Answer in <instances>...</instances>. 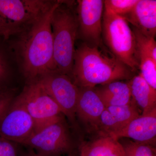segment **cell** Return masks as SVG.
Here are the masks:
<instances>
[{"mask_svg":"<svg viewBox=\"0 0 156 156\" xmlns=\"http://www.w3.org/2000/svg\"><path fill=\"white\" fill-rule=\"evenodd\" d=\"M59 1L30 28L17 36L14 43H10L27 83L37 80L45 74L56 70L50 21Z\"/></svg>","mask_w":156,"mask_h":156,"instance_id":"cell-1","label":"cell"},{"mask_svg":"<svg viewBox=\"0 0 156 156\" xmlns=\"http://www.w3.org/2000/svg\"><path fill=\"white\" fill-rule=\"evenodd\" d=\"M101 47L83 42L76 49L70 78L77 87L94 88L113 81L129 80L134 76L130 68Z\"/></svg>","mask_w":156,"mask_h":156,"instance_id":"cell-2","label":"cell"},{"mask_svg":"<svg viewBox=\"0 0 156 156\" xmlns=\"http://www.w3.org/2000/svg\"><path fill=\"white\" fill-rule=\"evenodd\" d=\"M76 2L60 1L51 17L53 57L56 70L70 77L74 64L77 38Z\"/></svg>","mask_w":156,"mask_h":156,"instance_id":"cell-3","label":"cell"},{"mask_svg":"<svg viewBox=\"0 0 156 156\" xmlns=\"http://www.w3.org/2000/svg\"><path fill=\"white\" fill-rule=\"evenodd\" d=\"M58 1L0 0V28L3 37L8 41L11 37L25 31L55 5Z\"/></svg>","mask_w":156,"mask_h":156,"instance_id":"cell-4","label":"cell"},{"mask_svg":"<svg viewBox=\"0 0 156 156\" xmlns=\"http://www.w3.org/2000/svg\"><path fill=\"white\" fill-rule=\"evenodd\" d=\"M104 9L102 36L105 45L113 55L136 72L139 63L133 30L124 18Z\"/></svg>","mask_w":156,"mask_h":156,"instance_id":"cell-5","label":"cell"},{"mask_svg":"<svg viewBox=\"0 0 156 156\" xmlns=\"http://www.w3.org/2000/svg\"><path fill=\"white\" fill-rule=\"evenodd\" d=\"M16 98L33 120L34 133L64 117L58 105L38 81L27 83Z\"/></svg>","mask_w":156,"mask_h":156,"instance_id":"cell-6","label":"cell"},{"mask_svg":"<svg viewBox=\"0 0 156 156\" xmlns=\"http://www.w3.org/2000/svg\"><path fill=\"white\" fill-rule=\"evenodd\" d=\"M40 156H60L74 152L75 143L64 117L34 133L22 144Z\"/></svg>","mask_w":156,"mask_h":156,"instance_id":"cell-7","label":"cell"},{"mask_svg":"<svg viewBox=\"0 0 156 156\" xmlns=\"http://www.w3.org/2000/svg\"><path fill=\"white\" fill-rule=\"evenodd\" d=\"M36 81L41 85L58 105L62 114L76 128V109L79 89L69 76L56 70L45 74Z\"/></svg>","mask_w":156,"mask_h":156,"instance_id":"cell-8","label":"cell"},{"mask_svg":"<svg viewBox=\"0 0 156 156\" xmlns=\"http://www.w3.org/2000/svg\"><path fill=\"white\" fill-rule=\"evenodd\" d=\"M76 2L77 37L88 44L101 46L104 1L78 0Z\"/></svg>","mask_w":156,"mask_h":156,"instance_id":"cell-9","label":"cell"},{"mask_svg":"<svg viewBox=\"0 0 156 156\" xmlns=\"http://www.w3.org/2000/svg\"><path fill=\"white\" fill-rule=\"evenodd\" d=\"M16 97L0 122V136L22 144L34 134V125L28 112Z\"/></svg>","mask_w":156,"mask_h":156,"instance_id":"cell-10","label":"cell"},{"mask_svg":"<svg viewBox=\"0 0 156 156\" xmlns=\"http://www.w3.org/2000/svg\"><path fill=\"white\" fill-rule=\"evenodd\" d=\"M76 118L88 134L97 135L100 131L101 116L105 108L94 88L79 87Z\"/></svg>","mask_w":156,"mask_h":156,"instance_id":"cell-11","label":"cell"},{"mask_svg":"<svg viewBox=\"0 0 156 156\" xmlns=\"http://www.w3.org/2000/svg\"><path fill=\"white\" fill-rule=\"evenodd\" d=\"M119 140L129 138L134 141L154 147L156 139V108L145 115H140L119 131L108 134Z\"/></svg>","mask_w":156,"mask_h":156,"instance_id":"cell-12","label":"cell"},{"mask_svg":"<svg viewBox=\"0 0 156 156\" xmlns=\"http://www.w3.org/2000/svg\"><path fill=\"white\" fill-rule=\"evenodd\" d=\"M123 18L146 35L154 38L156 34V1L139 0Z\"/></svg>","mask_w":156,"mask_h":156,"instance_id":"cell-13","label":"cell"},{"mask_svg":"<svg viewBox=\"0 0 156 156\" xmlns=\"http://www.w3.org/2000/svg\"><path fill=\"white\" fill-rule=\"evenodd\" d=\"M80 156H125L122 144L108 135H98L79 148Z\"/></svg>","mask_w":156,"mask_h":156,"instance_id":"cell-14","label":"cell"},{"mask_svg":"<svg viewBox=\"0 0 156 156\" xmlns=\"http://www.w3.org/2000/svg\"><path fill=\"white\" fill-rule=\"evenodd\" d=\"M131 100L139 110L140 115H145L156 108V89L151 87L140 74L133 76L128 80Z\"/></svg>","mask_w":156,"mask_h":156,"instance_id":"cell-15","label":"cell"},{"mask_svg":"<svg viewBox=\"0 0 156 156\" xmlns=\"http://www.w3.org/2000/svg\"><path fill=\"white\" fill-rule=\"evenodd\" d=\"M105 107L122 106L131 101L129 84L124 81H115L94 87Z\"/></svg>","mask_w":156,"mask_h":156,"instance_id":"cell-16","label":"cell"},{"mask_svg":"<svg viewBox=\"0 0 156 156\" xmlns=\"http://www.w3.org/2000/svg\"><path fill=\"white\" fill-rule=\"evenodd\" d=\"M105 113L109 125L114 131L113 133L122 129L140 115L139 109L132 100L126 105L105 107Z\"/></svg>","mask_w":156,"mask_h":156,"instance_id":"cell-17","label":"cell"},{"mask_svg":"<svg viewBox=\"0 0 156 156\" xmlns=\"http://www.w3.org/2000/svg\"><path fill=\"white\" fill-rule=\"evenodd\" d=\"M137 53L140 74L151 87L156 89V61L144 53Z\"/></svg>","mask_w":156,"mask_h":156,"instance_id":"cell-18","label":"cell"},{"mask_svg":"<svg viewBox=\"0 0 156 156\" xmlns=\"http://www.w3.org/2000/svg\"><path fill=\"white\" fill-rule=\"evenodd\" d=\"M137 52L150 56L156 61V43L154 38L148 36L133 27Z\"/></svg>","mask_w":156,"mask_h":156,"instance_id":"cell-19","label":"cell"},{"mask_svg":"<svg viewBox=\"0 0 156 156\" xmlns=\"http://www.w3.org/2000/svg\"><path fill=\"white\" fill-rule=\"evenodd\" d=\"M125 151V156H156L154 147L134 140L120 142Z\"/></svg>","mask_w":156,"mask_h":156,"instance_id":"cell-20","label":"cell"},{"mask_svg":"<svg viewBox=\"0 0 156 156\" xmlns=\"http://www.w3.org/2000/svg\"><path fill=\"white\" fill-rule=\"evenodd\" d=\"M5 41L0 37V89H9L11 77V69L7 53L3 43Z\"/></svg>","mask_w":156,"mask_h":156,"instance_id":"cell-21","label":"cell"},{"mask_svg":"<svg viewBox=\"0 0 156 156\" xmlns=\"http://www.w3.org/2000/svg\"><path fill=\"white\" fill-rule=\"evenodd\" d=\"M138 1L139 0H106L104 1V9L123 17L132 10Z\"/></svg>","mask_w":156,"mask_h":156,"instance_id":"cell-22","label":"cell"},{"mask_svg":"<svg viewBox=\"0 0 156 156\" xmlns=\"http://www.w3.org/2000/svg\"><path fill=\"white\" fill-rule=\"evenodd\" d=\"M15 97L14 89L9 88L0 93V122Z\"/></svg>","mask_w":156,"mask_h":156,"instance_id":"cell-23","label":"cell"},{"mask_svg":"<svg viewBox=\"0 0 156 156\" xmlns=\"http://www.w3.org/2000/svg\"><path fill=\"white\" fill-rule=\"evenodd\" d=\"M0 156H17L14 142L0 136Z\"/></svg>","mask_w":156,"mask_h":156,"instance_id":"cell-24","label":"cell"},{"mask_svg":"<svg viewBox=\"0 0 156 156\" xmlns=\"http://www.w3.org/2000/svg\"><path fill=\"white\" fill-rule=\"evenodd\" d=\"M22 156H40L34 151L32 149H30L29 151L27 152L26 153L24 154Z\"/></svg>","mask_w":156,"mask_h":156,"instance_id":"cell-25","label":"cell"},{"mask_svg":"<svg viewBox=\"0 0 156 156\" xmlns=\"http://www.w3.org/2000/svg\"><path fill=\"white\" fill-rule=\"evenodd\" d=\"M67 156H76V154L74 152H73L70 153L68 154Z\"/></svg>","mask_w":156,"mask_h":156,"instance_id":"cell-26","label":"cell"},{"mask_svg":"<svg viewBox=\"0 0 156 156\" xmlns=\"http://www.w3.org/2000/svg\"><path fill=\"white\" fill-rule=\"evenodd\" d=\"M0 37H3L2 32V30H1V28H0Z\"/></svg>","mask_w":156,"mask_h":156,"instance_id":"cell-27","label":"cell"},{"mask_svg":"<svg viewBox=\"0 0 156 156\" xmlns=\"http://www.w3.org/2000/svg\"><path fill=\"white\" fill-rule=\"evenodd\" d=\"M6 89H0V93H2V92H3V91H5V90H6Z\"/></svg>","mask_w":156,"mask_h":156,"instance_id":"cell-28","label":"cell"}]
</instances>
